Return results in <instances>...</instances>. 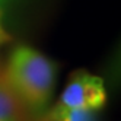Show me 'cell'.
Here are the masks:
<instances>
[{
	"instance_id": "cell-5",
	"label": "cell",
	"mask_w": 121,
	"mask_h": 121,
	"mask_svg": "<svg viewBox=\"0 0 121 121\" xmlns=\"http://www.w3.org/2000/svg\"><path fill=\"white\" fill-rule=\"evenodd\" d=\"M6 41H9V34H7L3 28V23H2V15H0V45L4 44Z\"/></svg>"
},
{
	"instance_id": "cell-4",
	"label": "cell",
	"mask_w": 121,
	"mask_h": 121,
	"mask_svg": "<svg viewBox=\"0 0 121 121\" xmlns=\"http://www.w3.org/2000/svg\"><path fill=\"white\" fill-rule=\"evenodd\" d=\"M48 121H98L96 111L92 109H54L47 115Z\"/></svg>"
},
{
	"instance_id": "cell-3",
	"label": "cell",
	"mask_w": 121,
	"mask_h": 121,
	"mask_svg": "<svg viewBox=\"0 0 121 121\" xmlns=\"http://www.w3.org/2000/svg\"><path fill=\"white\" fill-rule=\"evenodd\" d=\"M0 121H29V114L21 99L0 73Z\"/></svg>"
},
{
	"instance_id": "cell-2",
	"label": "cell",
	"mask_w": 121,
	"mask_h": 121,
	"mask_svg": "<svg viewBox=\"0 0 121 121\" xmlns=\"http://www.w3.org/2000/svg\"><path fill=\"white\" fill-rule=\"evenodd\" d=\"M107 104V89L101 77L77 70L63 89L54 109H92L99 111Z\"/></svg>"
},
{
	"instance_id": "cell-7",
	"label": "cell",
	"mask_w": 121,
	"mask_h": 121,
	"mask_svg": "<svg viewBox=\"0 0 121 121\" xmlns=\"http://www.w3.org/2000/svg\"><path fill=\"white\" fill-rule=\"evenodd\" d=\"M0 2H4V0H0Z\"/></svg>"
},
{
	"instance_id": "cell-1",
	"label": "cell",
	"mask_w": 121,
	"mask_h": 121,
	"mask_svg": "<svg viewBox=\"0 0 121 121\" xmlns=\"http://www.w3.org/2000/svg\"><path fill=\"white\" fill-rule=\"evenodd\" d=\"M57 66L28 45H18L9 56L4 79L26 108L29 117L42 118L53 98Z\"/></svg>"
},
{
	"instance_id": "cell-6",
	"label": "cell",
	"mask_w": 121,
	"mask_h": 121,
	"mask_svg": "<svg viewBox=\"0 0 121 121\" xmlns=\"http://www.w3.org/2000/svg\"><path fill=\"white\" fill-rule=\"evenodd\" d=\"M39 121H48V120H47L45 117H42V118H39Z\"/></svg>"
}]
</instances>
